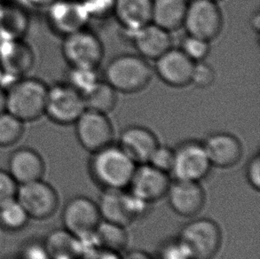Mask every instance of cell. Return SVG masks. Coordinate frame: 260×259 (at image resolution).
<instances>
[{
  "label": "cell",
  "instance_id": "obj_1",
  "mask_svg": "<svg viewBox=\"0 0 260 259\" xmlns=\"http://www.w3.org/2000/svg\"><path fill=\"white\" fill-rule=\"evenodd\" d=\"M89 172L103 190L128 189L137 165L120 148L111 144L92 153Z\"/></svg>",
  "mask_w": 260,
  "mask_h": 259
},
{
  "label": "cell",
  "instance_id": "obj_2",
  "mask_svg": "<svg viewBox=\"0 0 260 259\" xmlns=\"http://www.w3.org/2000/svg\"><path fill=\"white\" fill-rule=\"evenodd\" d=\"M48 85L32 77H21L11 84L7 93V111L23 123L45 116Z\"/></svg>",
  "mask_w": 260,
  "mask_h": 259
},
{
  "label": "cell",
  "instance_id": "obj_3",
  "mask_svg": "<svg viewBox=\"0 0 260 259\" xmlns=\"http://www.w3.org/2000/svg\"><path fill=\"white\" fill-rule=\"evenodd\" d=\"M154 70L148 60L125 53L113 58L106 67L105 81L117 92L136 93L151 82Z\"/></svg>",
  "mask_w": 260,
  "mask_h": 259
},
{
  "label": "cell",
  "instance_id": "obj_4",
  "mask_svg": "<svg viewBox=\"0 0 260 259\" xmlns=\"http://www.w3.org/2000/svg\"><path fill=\"white\" fill-rule=\"evenodd\" d=\"M191 259H213L222 244L221 229L210 218H197L183 226L178 235Z\"/></svg>",
  "mask_w": 260,
  "mask_h": 259
},
{
  "label": "cell",
  "instance_id": "obj_5",
  "mask_svg": "<svg viewBox=\"0 0 260 259\" xmlns=\"http://www.w3.org/2000/svg\"><path fill=\"white\" fill-rule=\"evenodd\" d=\"M97 204L102 220L124 228L144 217L149 205L128 189L104 190Z\"/></svg>",
  "mask_w": 260,
  "mask_h": 259
},
{
  "label": "cell",
  "instance_id": "obj_6",
  "mask_svg": "<svg viewBox=\"0 0 260 259\" xmlns=\"http://www.w3.org/2000/svg\"><path fill=\"white\" fill-rule=\"evenodd\" d=\"M102 221L98 204L85 196L73 197L66 203L62 211L64 229L84 243H92Z\"/></svg>",
  "mask_w": 260,
  "mask_h": 259
},
{
  "label": "cell",
  "instance_id": "obj_7",
  "mask_svg": "<svg viewBox=\"0 0 260 259\" xmlns=\"http://www.w3.org/2000/svg\"><path fill=\"white\" fill-rule=\"evenodd\" d=\"M85 109V97L67 82L48 86L45 115L53 123L74 124Z\"/></svg>",
  "mask_w": 260,
  "mask_h": 259
},
{
  "label": "cell",
  "instance_id": "obj_8",
  "mask_svg": "<svg viewBox=\"0 0 260 259\" xmlns=\"http://www.w3.org/2000/svg\"><path fill=\"white\" fill-rule=\"evenodd\" d=\"M211 167L203 142L187 140L174 148L171 173L176 180L200 183L207 178Z\"/></svg>",
  "mask_w": 260,
  "mask_h": 259
},
{
  "label": "cell",
  "instance_id": "obj_9",
  "mask_svg": "<svg viewBox=\"0 0 260 259\" xmlns=\"http://www.w3.org/2000/svg\"><path fill=\"white\" fill-rule=\"evenodd\" d=\"M187 35L211 42L223 28V16L217 2L212 0H192L187 5L183 23Z\"/></svg>",
  "mask_w": 260,
  "mask_h": 259
},
{
  "label": "cell",
  "instance_id": "obj_10",
  "mask_svg": "<svg viewBox=\"0 0 260 259\" xmlns=\"http://www.w3.org/2000/svg\"><path fill=\"white\" fill-rule=\"evenodd\" d=\"M61 53L70 67L98 69L104 57L102 40L87 28L63 38Z\"/></svg>",
  "mask_w": 260,
  "mask_h": 259
},
{
  "label": "cell",
  "instance_id": "obj_11",
  "mask_svg": "<svg viewBox=\"0 0 260 259\" xmlns=\"http://www.w3.org/2000/svg\"><path fill=\"white\" fill-rule=\"evenodd\" d=\"M16 199L29 218L37 220L52 217L60 203L56 190L42 179L19 185Z\"/></svg>",
  "mask_w": 260,
  "mask_h": 259
},
{
  "label": "cell",
  "instance_id": "obj_12",
  "mask_svg": "<svg viewBox=\"0 0 260 259\" xmlns=\"http://www.w3.org/2000/svg\"><path fill=\"white\" fill-rule=\"evenodd\" d=\"M74 124L79 143L91 154L113 144L114 129L108 115L85 109Z\"/></svg>",
  "mask_w": 260,
  "mask_h": 259
},
{
  "label": "cell",
  "instance_id": "obj_13",
  "mask_svg": "<svg viewBox=\"0 0 260 259\" xmlns=\"http://www.w3.org/2000/svg\"><path fill=\"white\" fill-rule=\"evenodd\" d=\"M46 19L53 32L63 38L90 23L81 0H54L46 7Z\"/></svg>",
  "mask_w": 260,
  "mask_h": 259
},
{
  "label": "cell",
  "instance_id": "obj_14",
  "mask_svg": "<svg viewBox=\"0 0 260 259\" xmlns=\"http://www.w3.org/2000/svg\"><path fill=\"white\" fill-rule=\"evenodd\" d=\"M171 184L168 173L143 164L137 165L128 190L142 202L151 204L166 197Z\"/></svg>",
  "mask_w": 260,
  "mask_h": 259
},
{
  "label": "cell",
  "instance_id": "obj_15",
  "mask_svg": "<svg viewBox=\"0 0 260 259\" xmlns=\"http://www.w3.org/2000/svg\"><path fill=\"white\" fill-rule=\"evenodd\" d=\"M34 63V52L23 39L0 40V69L4 77H23Z\"/></svg>",
  "mask_w": 260,
  "mask_h": 259
},
{
  "label": "cell",
  "instance_id": "obj_16",
  "mask_svg": "<svg viewBox=\"0 0 260 259\" xmlns=\"http://www.w3.org/2000/svg\"><path fill=\"white\" fill-rule=\"evenodd\" d=\"M155 61V73L167 85L182 88L191 84L194 62L179 48L172 47Z\"/></svg>",
  "mask_w": 260,
  "mask_h": 259
},
{
  "label": "cell",
  "instance_id": "obj_17",
  "mask_svg": "<svg viewBox=\"0 0 260 259\" xmlns=\"http://www.w3.org/2000/svg\"><path fill=\"white\" fill-rule=\"evenodd\" d=\"M203 145L211 166L217 168L234 167L243 156V145L231 133H211L203 141Z\"/></svg>",
  "mask_w": 260,
  "mask_h": 259
},
{
  "label": "cell",
  "instance_id": "obj_18",
  "mask_svg": "<svg viewBox=\"0 0 260 259\" xmlns=\"http://www.w3.org/2000/svg\"><path fill=\"white\" fill-rule=\"evenodd\" d=\"M166 197L172 210L183 217H196L205 204V192L200 183L176 180L171 184Z\"/></svg>",
  "mask_w": 260,
  "mask_h": 259
},
{
  "label": "cell",
  "instance_id": "obj_19",
  "mask_svg": "<svg viewBox=\"0 0 260 259\" xmlns=\"http://www.w3.org/2000/svg\"><path fill=\"white\" fill-rule=\"evenodd\" d=\"M159 145L155 133L147 127L132 125L123 130L119 138L120 148L136 164H148Z\"/></svg>",
  "mask_w": 260,
  "mask_h": 259
},
{
  "label": "cell",
  "instance_id": "obj_20",
  "mask_svg": "<svg viewBox=\"0 0 260 259\" xmlns=\"http://www.w3.org/2000/svg\"><path fill=\"white\" fill-rule=\"evenodd\" d=\"M139 55L148 60H155L173 47L171 33L149 23L128 37Z\"/></svg>",
  "mask_w": 260,
  "mask_h": 259
},
{
  "label": "cell",
  "instance_id": "obj_21",
  "mask_svg": "<svg viewBox=\"0 0 260 259\" xmlns=\"http://www.w3.org/2000/svg\"><path fill=\"white\" fill-rule=\"evenodd\" d=\"M8 170L18 185L41 179L46 165L42 156L30 147H20L8 159Z\"/></svg>",
  "mask_w": 260,
  "mask_h": 259
},
{
  "label": "cell",
  "instance_id": "obj_22",
  "mask_svg": "<svg viewBox=\"0 0 260 259\" xmlns=\"http://www.w3.org/2000/svg\"><path fill=\"white\" fill-rule=\"evenodd\" d=\"M153 0H116L114 17L127 37L152 22Z\"/></svg>",
  "mask_w": 260,
  "mask_h": 259
},
{
  "label": "cell",
  "instance_id": "obj_23",
  "mask_svg": "<svg viewBox=\"0 0 260 259\" xmlns=\"http://www.w3.org/2000/svg\"><path fill=\"white\" fill-rule=\"evenodd\" d=\"M188 3L185 0H153L152 23L166 31L183 27Z\"/></svg>",
  "mask_w": 260,
  "mask_h": 259
},
{
  "label": "cell",
  "instance_id": "obj_24",
  "mask_svg": "<svg viewBox=\"0 0 260 259\" xmlns=\"http://www.w3.org/2000/svg\"><path fill=\"white\" fill-rule=\"evenodd\" d=\"M44 244L50 259H81L84 243L66 229H56L47 235Z\"/></svg>",
  "mask_w": 260,
  "mask_h": 259
},
{
  "label": "cell",
  "instance_id": "obj_25",
  "mask_svg": "<svg viewBox=\"0 0 260 259\" xmlns=\"http://www.w3.org/2000/svg\"><path fill=\"white\" fill-rule=\"evenodd\" d=\"M29 27L24 9L15 4L0 7V40L23 39Z\"/></svg>",
  "mask_w": 260,
  "mask_h": 259
},
{
  "label": "cell",
  "instance_id": "obj_26",
  "mask_svg": "<svg viewBox=\"0 0 260 259\" xmlns=\"http://www.w3.org/2000/svg\"><path fill=\"white\" fill-rule=\"evenodd\" d=\"M126 228L102 220L95 233L92 243L102 249L114 252H123L128 245Z\"/></svg>",
  "mask_w": 260,
  "mask_h": 259
},
{
  "label": "cell",
  "instance_id": "obj_27",
  "mask_svg": "<svg viewBox=\"0 0 260 259\" xmlns=\"http://www.w3.org/2000/svg\"><path fill=\"white\" fill-rule=\"evenodd\" d=\"M86 109L108 115L117 104V91L105 80L101 81L97 86L85 96Z\"/></svg>",
  "mask_w": 260,
  "mask_h": 259
},
{
  "label": "cell",
  "instance_id": "obj_28",
  "mask_svg": "<svg viewBox=\"0 0 260 259\" xmlns=\"http://www.w3.org/2000/svg\"><path fill=\"white\" fill-rule=\"evenodd\" d=\"M29 217L16 198L0 206V228L9 232L20 231L27 225Z\"/></svg>",
  "mask_w": 260,
  "mask_h": 259
},
{
  "label": "cell",
  "instance_id": "obj_29",
  "mask_svg": "<svg viewBox=\"0 0 260 259\" xmlns=\"http://www.w3.org/2000/svg\"><path fill=\"white\" fill-rule=\"evenodd\" d=\"M101 81L98 69L95 68L70 67L68 72V84L84 97L91 92Z\"/></svg>",
  "mask_w": 260,
  "mask_h": 259
},
{
  "label": "cell",
  "instance_id": "obj_30",
  "mask_svg": "<svg viewBox=\"0 0 260 259\" xmlns=\"http://www.w3.org/2000/svg\"><path fill=\"white\" fill-rule=\"evenodd\" d=\"M24 133V123L10 113L0 115V147L14 146Z\"/></svg>",
  "mask_w": 260,
  "mask_h": 259
},
{
  "label": "cell",
  "instance_id": "obj_31",
  "mask_svg": "<svg viewBox=\"0 0 260 259\" xmlns=\"http://www.w3.org/2000/svg\"><path fill=\"white\" fill-rule=\"evenodd\" d=\"M210 44L211 42L204 39L187 35L183 39L179 49L196 63L206 59L211 51Z\"/></svg>",
  "mask_w": 260,
  "mask_h": 259
},
{
  "label": "cell",
  "instance_id": "obj_32",
  "mask_svg": "<svg viewBox=\"0 0 260 259\" xmlns=\"http://www.w3.org/2000/svg\"><path fill=\"white\" fill-rule=\"evenodd\" d=\"M91 21H104L114 15L116 0H81Z\"/></svg>",
  "mask_w": 260,
  "mask_h": 259
},
{
  "label": "cell",
  "instance_id": "obj_33",
  "mask_svg": "<svg viewBox=\"0 0 260 259\" xmlns=\"http://www.w3.org/2000/svg\"><path fill=\"white\" fill-rule=\"evenodd\" d=\"M174 161V148L159 144L148 160V165L166 173H171Z\"/></svg>",
  "mask_w": 260,
  "mask_h": 259
},
{
  "label": "cell",
  "instance_id": "obj_34",
  "mask_svg": "<svg viewBox=\"0 0 260 259\" xmlns=\"http://www.w3.org/2000/svg\"><path fill=\"white\" fill-rule=\"evenodd\" d=\"M216 73L213 68L206 63L204 60L196 62L193 65L191 77V84L201 89L210 87L214 84Z\"/></svg>",
  "mask_w": 260,
  "mask_h": 259
},
{
  "label": "cell",
  "instance_id": "obj_35",
  "mask_svg": "<svg viewBox=\"0 0 260 259\" xmlns=\"http://www.w3.org/2000/svg\"><path fill=\"white\" fill-rule=\"evenodd\" d=\"M158 259H191L178 237L162 243L158 249Z\"/></svg>",
  "mask_w": 260,
  "mask_h": 259
},
{
  "label": "cell",
  "instance_id": "obj_36",
  "mask_svg": "<svg viewBox=\"0 0 260 259\" xmlns=\"http://www.w3.org/2000/svg\"><path fill=\"white\" fill-rule=\"evenodd\" d=\"M18 185L7 171L0 169V206L10 200L16 198Z\"/></svg>",
  "mask_w": 260,
  "mask_h": 259
},
{
  "label": "cell",
  "instance_id": "obj_37",
  "mask_svg": "<svg viewBox=\"0 0 260 259\" xmlns=\"http://www.w3.org/2000/svg\"><path fill=\"white\" fill-rule=\"evenodd\" d=\"M20 259H50L44 242L31 241L25 243Z\"/></svg>",
  "mask_w": 260,
  "mask_h": 259
},
{
  "label": "cell",
  "instance_id": "obj_38",
  "mask_svg": "<svg viewBox=\"0 0 260 259\" xmlns=\"http://www.w3.org/2000/svg\"><path fill=\"white\" fill-rule=\"evenodd\" d=\"M84 252L81 259H123L120 253L102 249L92 243H84Z\"/></svg>",
  "mask_w": 260,
  "mask_h": 259
},
{
  "label": "cell",
  "instance_id": "obj_39",
  "mask_svg": "<svg viewBox=\"0 0 260 259\" xmlns=\"http://www.w3.org/2000/svg\"><path fill=\"white\" fill-rule=\"evenodd\" d=\"M246 179L252 188L260 190V155L255 154L248 161L246 167Z\"/></svg>",
  "mask_w": 260,
  "mask_h": 259
},
{
  "label": "cell",
  "instance_id": "obj_40",
  "mask_svg": "<svg viewBox=\"0 0 260 259\" xmlns=\"http://www.w3.org/2000/svg\"><path fill=\"white\" fill-rule=\"evenodd\" d=\"M123 259H155L148 253L141 251V250H134L126 254V256Z\"/></svg>",
  "mask_w": 260,
  "mask_h": 259
},
{
  "label": "cell",
  "instance_id": "obj_41",
  "mask_svg": "<svg viewBox=\"0 0 260 259\" xmlns=\"http://www.w3.org/2000/svg\"><path fill=\"white\" fill-rule=\"evenodd\" d=\"M25 3L28 4L30 7H39V8H43V7H47L50 4L53 3L54 0H23Z\"/></svg>",
  "mask_w": 260,
  "mask_h": 259
},
{
  "label": "cell",
  "instance_id": "obj_42",
  "mask_svg": "<svg viewBox=\"0 0 260 259\" xmlns=\"http://www.w3.org/2000/svg\"><path fill=\"white\" fill-rule=\"evenodd\" d=\"M250 26L253 30L259 33L260 30V14L259 12L257 11L256 13L252 14V16L250 18Z\"/></svg>",
  "mask_w": 260,
  "mask_h": 259
},
{
  "label": "cell",
  "instance_id": "obj_43",
  "mask_svg": "<svg viewBox=\"0 0 260 259\" xmlns=\"http://www.w3.org/2000/svg\"><path fill=\"white\" fill-rule=\"evenodd\" d=\"M7 111V93L6 90L0 86V115Z\"/></svg>",
  "mask_w": 260,
  "mask_h": 259
},
{
  "label": "cell",
  "instance_id": "obj_44",
  "mask_svg": "<svg viewBox=\"0 0 260 259\" xmlns=\"http://www.w3.org/2000/svg\"><path fill=\"white\" fill-rule=\"evenodd\" d=\"M3 73H2V71H1V69H0V82L2 80V78H3Z\"/></svg>",
  "mask_w": 260,
  "mask_h": 259
},
{
  "label": "cell",
  "instance_id": "obj_45",
  "mask_svg": "<svg viewBox=\"0 0 260 259\" xmlns=\"http://www.w3.org/2000/svg\"><path fill=\"white\" fill-rule=\"evenodd\" d=\"M212 1H214V2H217V3H218V1H221V0H212Z\"/></svg>",
  "mask_w": 260,
  "mask_h": 259
},
{
  "label": "cell",
  "instance_id": "obj_46",
  "mask_svg": "<svg viewBox=\"0 0 260 259\" xmlns=\"http://www.w3.org/2000/svg\"><path fill=\"white\" fill-rule=\"evenodd\" d=\"M186 2H187V3H189L190 1H192V0H185Z\"/></svg>",
  "mask_w": 260,
  "mask_h": 259
}]
</instances>
